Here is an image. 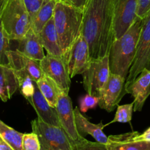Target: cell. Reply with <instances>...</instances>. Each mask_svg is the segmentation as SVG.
<instances>
[{"instance_id": "1", "label": "cell", "mask_w": 150, "mask_h": 150, "mask_svg": "<svg viewBox=\"0 0 150 150\" xmlns=\"http://www.w3.org/2000/svg\"><path fill=\"white\" fill-rule=\"evenodd\" d=\"M81 34L88 45L91 61L108 56L115 40L112 0H88Z\"/></svg>"}, {"instance_id": "2", "label": "cell", "mask_w": 150, "mask_h": 150, "mask_svg": "<svg viewBox=\"0 0 150 150\" xmlns=\"http://www.w3.org/2000/svg\"><path fill=\"white\" fill-rule=\"evenodd\" d=\"M142 23V19L137 17L128 30L114 40L108 54L110 73L126 79L136 54Z\"/></svg>"}, {"instance_id": "3", "label": "cell", "mask_w": 150, "mask_h": 150, "mask_svg": "<svg viewBox=\"0 0 150 150\" xmlns=\"http://www.w3.org/2000/svg\"><path fill=\"white\" fill-rule=\"evenodd\" d=\"M53 18L59 44L64 55L82 32L83 10L72 4L57 1Z\"/></svg>"}, {"instance_id": "4", "label": "cell", "mask_w": 150, "mask_h": 150, "mask_svg": "<svg viewBox=\"0 0 150 150\" xmlns=\"http://www.w3.org/2000/svg\"><path fill=\"white\" fill-rule=\"evenodd\" d=\"M0 23L10 40L24 38L32 26V20L24 0H7L1 12Z\"/></svg>"}, {"instance_id": "5", "label": "cell", "mask_w": 150, "mask_h": 150, "mask_svg": "<svg viewBox=\"0 0 150 150\" xmlns=\"http://www.w3.org/2000/svg\"><path fill=\"white\" fill-rule=\"evenodd\" d=\"M136 54L126 79L125 88L135 81L144 70H150V10L142 19Z\"/></svg>"}, {"instance_id": "6", "label": "cell", "mask_w": 150, "mask_h": 150, "mask_svg": "<svg viewBox=\"0 0 150 150\" xmlns=\"http://www.w3.org/2000/svg\"><path fill=\"white\" fill-rule=\"evenodd\" d=\"M32 132L41 143V150H71V142L61 127L44 122L39 119L31 122Z\"/></svg>"}, {"instance_id": "7", "label": "cell", "mask_w": 150, "mask_h": 150, "mask_svg": "<svg viewBox=\"0 0 150 150\" xmlns=\"http://www.w3.org/2000/svg\"><path fill=\"white\" fill-rule=\"evenodd\" d=\"M110 75L108 56L93 60L82 73L83 86L87 94L99 97Z\"/></svg>"}, {"instance_id": "8", "label": "cell", "mask_w": 150, "mask_h": 150, "mask_svg": "<svg viewBox=\"0 0 150 150\" xmlns=\"http://www.w3.org/2000/svg\"><path fill=\"white\" fill-rule=\"evenodd\" d=\"M115 40L120 38L137 18L138 0H112Z\"/></svg>"}, {"instance_id": "9", "label": "cell", "mask_w": 150, "mask_h": 150, "mask_svg": "<svg viewBox=\"0 0 150 150\" xmlns=\"http://www.w3.org/2000/svg\"><path fill=\"white\" fill-rule=\"evenodd\" d=\"M40 64L44 74L52 79L63 92L69 93L71 77L64 56L58 57L47 54L40 61Z\"/></svg>"}, {"instance_id": "10", "label": "cell", "mask_w": 150, "mask_h": 150, "mask_svg": "<svg viewBox=\"0 0 150 150\" xmlns=\"http://www.w3.org/2000/svg\"><path fill=\"white\" fill-rule=\"evenodd\" d=\"M68 70L71 79L76 75H82L89 66L91 59L88 45L82 34L78 36L66 54Z\"/></svg>"}, {"instance_id": "11", "label": "cell", "mask_w": 150, "mask_h": 150, "mask_svg": "<svg viewBox=\"0 0 150 150\" xmlns=\"http://www.w3.org/2000/svg\"><path fill=\"white\" fill-rule=\"evenodd\" d=\"M125 82L126 79L121 76L110 73L99 97L98 105L100 108L107 112H111L118 106L122 98L126 94Z\"/></svg>"}, {"instance_id": "12", "label": "cell", "mask_w": 150, "mask_h": 150, "mask_svg": "<svg viewBox=\"0 0 150 150\" xmlns=\"http://www.w3.org/2000/svg\"><path fill=\"white\" fill-rule=\"evenodd\" d=\"M55 109L57 111L60 126L68 135L70 140L71 142L77 141L82 136L76 129L74 112L69 93L61 92Z\"/></svg>"}, {"instance_id": "13", "label": "cell", "mask_w": 150, "mask_h": 150, "mask_svg": "<svg viewBox=\"0 0 150 150\" xmlns=\"http://www.w3.org/2000/svg\"><path fill=\"white\" fill-rule=\"evenodd\" d=\"M125 89L126 94H131L134 98L133 111H141L150 95V70H143Z\"/></svg>"}, {"instance_id": "14", "label": "cell", "mask_w": 150, "mask_h": 150, "mask_svg": "<svg viewBox=\"0 0 150 150\" xmlns=\"http://www.w3.org/2000/svg\"><path fill=\"white\" fill-rule=\"evenodd\" d=\"M8 59L9 65L11 66L14 70H22L27 73L34 81L37 82L45 76L41 68L40 61L29 58L16 49L9 51Z\"/></svg>"}, {"instance_id": "15", "label": "cell", "mask_w": 150, "mask_h": 150, "mask_svg": "<svg viewBox=\"0 0 150 150\" xmlns=\"http://www.w3.org/2000/svg\"><path fill=\"white\" fill-rule=\"evenodd\" d=\"M28 102L33 107L35 112L38 114V119L47 124L61 127L57 117V111L55 108L49 105L46 98L43 96L37 86L36 82L33 96Z\"/></svg>"}, {"instance_id": "16", "label": "cell", "mask_w": 150, "mask_h": 150, "mask_svg": "<svg viewBox=\"0 0 150 150\" xmlns=\"http://www.w3.org/2000/svg\"><path fill=\"white\" fill-rule=\"evenodd\" d=\"M138 132L111 135L107 136V150H150V142H138L135 136Z\"/></svg>"}, {"instance_id": "17", "label": "cell", "mask_w": 150, "mask_h": 150, "mask_svg": "<svg viewBox=\"0 0 150 150\" xmlns=\"http://www.w3.org/2000/svg\"><path fill=\"white\" fill-rule=\"evenodd\" d=\"M16 42H18V46L16 50L23 55L37 61H41L45 57L44 47L40 40L39 35L32 27L28 30L23 38Z\"/></svg>"}, {"instance_id": "18", "label": "cell", "mask_w": 150, "mask_h": 150, "mask_svg": "<svg viewBox=\"0 0 150 150\" xmlns=\"http://www.w3.org/2000/svg\"><path fill=\"white\" fill-rule=\"evenodd\" d=\"M75 117V123L77 131L82 136L83 135H90L95 141L99 143L106 144L107 142V136L103 132L105 125L100 122L99 124H93L86 117L81 114L80 110L78 107L74 109Z\"/></svg>"}, {"instance_id": "19", "label": "cell", "mask_w": 150, "mask_h": 150, "mask_svg": "<svg viewBox=\"0 0 150 150\" xmlns=\"http://www.w3.org/2000/svg\"><path fill=\"white\" fill-rule=\"evenodd\" d=\"M41 44L47 54L54 56H63L59 44L58 36L56 32L53 17L47 22L38 34Z\"/></svg>"}, {"instance_id": "20", "label": "cell", "mask_w": 150, "mask_h": 150, "mask_svg": "<svg viewBox=\"0 0 150 150\" xmlns=\"http://www.w3.org/2000/svg\"><path fill=\"white\" fill-rule=\"evenodd\" d=\"M19 89L16 72L10 65H0V99L6 102Z\"/></svg>"}, {"instance_id": "21", "label": "cell", "mask_w": 150, "mask_h": 150, "mask_svg": "<svg viewBox=\"0 0 150 150\" xmlns=\"http://www.w3.org/2000/svg\"><path fill=\"white\" fill-rule=\"evenodd\" d=\"M56 3L55 0H44L42 5L32 21L31 27L37 34H39L47 22L53 17Z\"/></svg>"}, {"instance_id": "22", "label": "cell", "mask_w": 150, "mask_h": 150, "mask_svg": "<svg viewBox=\"0 0 150 150\" xmlns=\"http://www.w3.org/2000/svg\"><path fill=\"white\" fill-rule=\"evenodd\" d=\"M38 89L51 106L55 108L59 96L63 91L51 79L45 76L36 82Z\"/></svg>"}, {"instance_id": "23", "label": "cell", "mask_w": 150, "mask_h": 150, "mask_svg": "<svg viewBox=\"0 0 150 150\" xmlns=\"http://www.w3.org/2000/svg\"><path fill=\"white\" fill-rule=\"evenodd\" d=\"M0 134L3 140L10 146L12 150H23L24 133L16 131L0 120Z\"/></svg>"}, {"instance_id": "24", "label": "cell", "mask_w": 150, "mask_h": 150, "mask_svg": "<svg viewBox=\"0 0 150 150\" xmlns=\"http://www.w3.org/2000/svg\"><path fill=\"white\" fill-rule=\"evenodd\" d=\"M14 70V69H13ZM19 81V89L21 95L27 101L32 99L35 92V81L32 78L22 70H14Z\"/></svg>"}, {"instance_id": "25", "label": "cell", "mask_w": 150, "mask_h": 150, "mask_svg": "<svg viewBox=\"0 0 150 150\" xmlns=\"http://www.w3.org/2000/svg\"><path fill=\"white\" fill-rule=\"evenodd\" d=\"M133 102L132 103L125 104V105H118L117 110H116L114 119L113 120V121L108 123L107 125L115 122H129L131 121V120H132V112H133Z\"/></svg>"}, {"instance_id": "26", "label": "cell", "mask_w": 150, "mask_h": 150, "mask_svg": "<svg viewBox=\"0 0 150 150\" xmlns=\"http://www.w3.org/2000/svg\"><path fill=\"white\" fill-rule=\"evenodd\" d=\"M71 150H107V149L104 144L90 142L83 136H81L77 141L71 142Z\"/></svg>"}, {"instance_id": "27", "label": "cell", "mask_w": 150, "mask_h": 150, "mask_svg": "<svg viewBox=\"0 0 150 150\" xmlns=\"http://www.w3.org/2000/svg\"><path fill=\"white\" fill-rule=\"evenodd\" d=\"M10 41L0 23V65H9L8 52L11 50Z\"/></svg>"}, {"instance_id": "28", "label": "cell", "mask_w": 150, "mask_h": 150, "mask_svg": "<svg viewBox=\"0 0 150 150\" xmlns=\"http://www.w3.org/2000/svg\"><path fill=\"white\" fill-rule=\"evenodd\" d=\"M23 150H41V146L39 139L34 132L30 133H24L23 136Z\"/></svg>"}, {"instance_id": "29", "label": "cell", "mask_w": 150, "mask_h": 150, "mask_svg": "<svg viewBox=\"0 0 150 150\" xmlns=\"http://www.w3.org/2000/svg\"><path fill=\"white\" fill-rule=\"evenodd\" d=\"M99 103L98 97L86 94L79 100V110L81 112H87L89 109L94 108Z\"/></svg>"}, {"instance_id": "30", "label": "cell", "mask_w": 150, "mask_h": 150, "mask_svg": "<svg viewBox=\"0 0 150 150\" xmlns=\"http://www.w3.org/2000/svg\"><path fill=\"white\" fill-rule=\"evenodd\" d=\"M44 0H24L25 6L26 7L28 13L31 17V20L32 21L33 18L35 17V14L40 7L42 5V3Z\"/></svg>"}, {"instance_id": "31", "label": "cell", "mask_w": 150, "mask_h": 150, "mask_svg": "<svg viewBox=\"0 0 150 150\" xmlns=\"http://www.w3.org/2000/svg\"><path fill=\"white\" fill-rule=\"evenodd\" d=\"M150 10V0H138L137 17L143 19Z\"/></svg>"}, {"instance_id": "32", "label": "cell", "mask_w": 150, "mask_h": 150, "mask_svg": "<svg viewBox=\"0 0 150 150\" xmlns=\"http://www.w3.org/2000/svg\"><path fill=\"white\" fill-rule=\"evenodd\" d=\"M135 139L138 142H150V127H149L146 130H145L142 134H139V133H138L135 136Z\"/></svg>"}, {"instance_id": "33", "label": "cell", "mask_w": 150, "mask_h": 150, "mask_svg": "<svg viewBox=\"0 0 150 150\" xmlns=\"http://www.w3.org/2000/svg\"><path fill=\"white\" fill-rule=\"evenodd\" d=\"M88 1V0H71L72 5L82 10H84Z\"/></svg>"}, {"instance_id": "34", "label": "cell", "mask_w": 150, "mask_h": 150, "mask_svg": "<svg viewBox=\"0 0 150 150\" xmlns=\"http://www.w3.org/2000/svg\"><path fill=\"white\" fill-rule=\"evenodd\" d=\"M0 150H12V149L2 139H0Z\"/></svg>"}, {"instance_id": "35", "label": "cell", "mask_w": 150, "mask_h": 150, "mask_svg": "<svg viewBox=\"0 0 150 150\" xmlns=\"http://www.w3.org/2000/svg\"><path fill=\"white\" fill-rule=\"evenodd\" d=\"M6 1H7V0H0V17H1V12H2L4 5H5Z\"/></svg>"}, {"instance_id": "36", "label": "cell", "mask_w": 150, "mask_h": 150, "mask_svg": "<svg viewBox=\"0 0 150 150\" xmlns=\"http://www.w3.org/2000/svg\"><path fill=\"white\" fill-rule=\"evenodd\" d=\"M55 1H59V2H63V3H65V4H71V0H55Z\"/></svg>"}, {"instance_id": "37", "label": "cell", "mask_w": 150, "mask_h": 150, "mask_svg": "<svg viewBox=\"0 0 150 150\" xmlns=\"http://www.w3.org/2000/svg\"><path fill=\"white\" fill-rule=\"evenodd\" d=\"M2 139V138H1V134H0V139Z\"/></svg>"}]
</instances>
